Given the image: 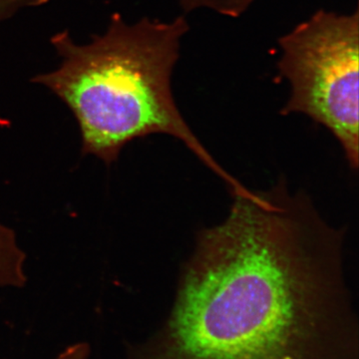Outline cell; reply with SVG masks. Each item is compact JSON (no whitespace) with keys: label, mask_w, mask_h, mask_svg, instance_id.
Listing matches in <instances>:
<instances>
[{"label":"cell","mask_w":359,"mask_h":359,"mask_svg":"<svg viewBox=\"0 0 359 359\" xmlns=\"http://www.w3.org/2000/svg\"><path fill=\"white\" fill-rule=\"evenodd\" d=\"M124 359H359L358 314L292 255L233 245L183 269L166 320Z\"/></svg>","instance_id":"6da1fadb"},{"label":"cell","mask_w":359,"mask_h":359,"mask_svg":"<svg viewBox=\"0 0 359 359\" xmlns=\"http://www.w3.org/2000/svg\"><path fill=\"white\" fill-rule=\"evenodd\" d=\"M188 30L183 16L171 22L143 18L127 25L115 13L107 32L92 35L88 44L75 43L67 30L55 33L50 43L60 65L32 82L50 89L69 107L81 132L83 154L111 164L135 139L170 135L226 182L231 195H249L203 146L175 101L172 74Z\"/></svg>","instance_id":"7a4b0ae2"},{"label":"cell","mask_w":359,"mask_h":359,"mask_svg":"<svg viewBox=\"0 0 359 359\" xmlns=\"http://www.w3.org/2000/svg\"><path fill=\"white\" fill-rule=\"evenodd\" d=\"M280 76L290 96L280 114L301 113L323 125L358 169L359 13L323 9L278 39Z\"/></svg>","instance_id":"3957f363"},{"label":"cell","mask_w":359,"mask_h":359,"mask_svg":"<svg viewBox=\"0 0 359 359\" xmlns=\"http://www.w3.org/2000/svg\"><path fill=\"white\" fill-rule=\"evenodd\" d=\"M26 256L16 241L15 233L0 224V287H22L27 282Z\"/></svg>","instance_id":"277c9868"},{"label":"cell","mask_w":359,"mask_h":359,"mask_svg":"<svg viewBox=\"0 0 359 359\" xmlns=\"http://www.w3.org/2000/svg\"><path fill=\"white\" fill-rule=\"evenodd\" d=\"M254 1L255 0H179V4L186 13H191L196 9L208 8L229 18H240Z\"/></svg>","instance_id":"5b68a950"},{"label":"cell","mask_w":359,"mask_h":359,"mask_svg":"<svg viewBox=\"0 0 359 359\" xmlns=\"http://www.w3.org/2000/svg\"><path fill=\"white\" fill-rule=\"evenodd\" d=\"M90 355V346L85 342L72 344L65 348L62 353H59L56 359H88Z\"/></svg>","instance_id":"8992f818"}]
</instances>
